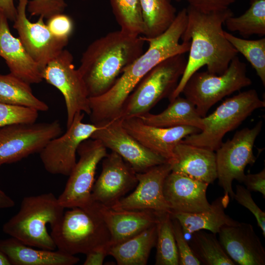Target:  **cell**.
<instances>
[{
  "mask_svg": "<svg viewBox=\"0 0 265 265\" xmlns=\"http://www.w3.org/2000/svg\"><path fill=\"white\" fill-rule=\"evenodd\" d=\"M187 20L186 8L181 10L169 28L154 38L143 37L149 47L128 66L113 85L104 94L89 98L93 124L102 125L119 118L127 98L141 80L156 66L174 55L185 54L190 42H180Z\"/></svg>",
  "mask_w": 265,
  "mask_h": 265,
  "instance_id": "1",
  "label": "cell"
},
{
  "mask_svg": "<svg viewBox=\"0 0 265 265\" xmlns=\"http://www.w3.org/2000/svg\"><path fill=\"white\" fill-rule=\"evenodd\" d=\"M186 11L187 24L181 39L190 42L189 56L184 72L168 98L170 102L180 96L191 76L201 67L206 66L209 73L221 75L238 53L222 28L226 20L234 16L230 8L203 12L188 5Z\"/></svg>",
  "mask_w": 265,
  "mask_h": 265,
  "instance_id": "2",
  "label": "cell"
},
{
  "mask_svg": "<svg viewBox=\"0 0 265 265\" xmlns=\"http://www.w3.org/2000/svg\"><path fill=\"white\" fill-rule=\"evenodd\" d=\"M145 42L143 37L120 30L93 41L83 53L78 69L89 97L107 92L124 70L142 54Z\"/></svg>",
  "mask_w": 265,
  "mask_h": 265,
  "instance_id": "3",
  "label": "cell"
},
{
  "mask_svg": "<svg viewBox=\"0 0 265 265\" xmlns=\"http://www.w3.org/2000/svg\"><path fill=\"white\" fill-rule=\"evenodd\" d=\"M64 211L53 193L25 197L19 212L4 223L2 230L28 246L55 250L56 246L47 225L54 226Z\"/></svg>",
  "mask_w": 265,
  "mask_h": 265,
  "instance_id": "4",
  "label": "cell"
},
{
  "mask_svg": "<svg viewBox=\"0 0 265 265\" xmlns=\"http://www.w3.org/2000/svg\"><path fill=\"white\" fill-rule=\"evenodd\" d=\"M51 229L50 234L57 250L72 255L86 254L109 243L110 239L99 204L93 201L86 207H75L64 212Z\"/></svg>",
  "mask_w": 265,
  "mask_h": 265,
  "instance_id": "5",
  "label": "cell"
},
{
  "mask_svg": "<svg viewBox=\"0 0 265 265\" xmlns=\"http://www.w3.org/2000/svg\"><path fill=\"white\" fill-rule=\"evenodd\" d=\"M265 102L255 89L243 91L226 99L211 114L203 117V128L181 141L215 151L225 135L238 127L255 110L264 107Z\"/></svg>",
  "mask_w": 265,
  "mask_h": 265,
  "instance_id": "6",
  "label": "cell"
},
{
  "mask_svg": "<svg viewBox=\"0 0 265 265\" xmlns=\"http://www.w3.org/2000/svg\"><path fill=\"white\" fill-rule=\"evenodd\" d=\"M184 54L170 57L153 68L127 98L120 118L137 117L149 112L160 100L169 98L185 70Z\"/></svg>",
  "mask_w": 265,
  "mask_h": 265,
  "instance_id": "7",
  "label": "cell"
},
{
  "mask_svg": "<svg viewBox=\"0 0 265 265\" xmlns=\"http://www.w3.org/2000/svg\"><path fill=\"white\" fill-rule=\"evenodd\" d=\"M246 72V64L236 56L221 75L207 71L195 72L185 84L182 93L204 117L211 107L224 97L252 84Z\"/></svg>",
  "mask_w": 265,
  "mask_h": 265,
  "instance_id": "8",
  "label": "cell"
},
{
  "mask_svg": "<svg viewBox=\"0 0 265 265\" xmlns=\"http://www.w3.org/2000/svg\"><path fill=\"white\" fill-rule=\"evenodd\" d=\"M262 126L263 122L260 121L251 129L246 128L237 131L232 139L222 142L215 151L217 179L224 190L223 197L227 205L230 197L234 199L233 180L242 182L246 166L256 161L253 146Z\"/></svg>",
  "mask_w": 265,
  "mask_h": 265,
  "instance_id": "9",
  "label": "cell"
},
{
  "mask_svg": "<svg viewBox=\"0 0 265 265\" xmlns=\"http://www.w3.org/2000/svg\"><path fill=\"white\" fill-rule=\"evenodd\" d=\"M61 133V125L57 120L14 124L0 128V166L39 153L51 140Z\"/></svg>",
  "mask_w": 265,
  "mask_h": 265,
  "instance_id": "10",
  "label": "cell"
},
{
  "mask_svg": "<svg viewBox=\"0 0 265 265\" xmlns=\"http://www.w3.org/2000/svg\"><path fill=\"white\" fill-rule=\"evenodd\" d=\"M73 56L63 50L41 70L43 80L58 89L63 95L67 110V128L77 113L89 115V97L83 79L75 67Z\"/></svg>",
  "mask_w": 265,
  "mask_h": 265,
  "instance_id": "11",
  "label": "cell"
},
{
  "mask_svg": "<svg viewBox=\"0 0 265 265\" xmlns=\"http://www.w3.org/2000/svg\"><path fill=\"white\" fill-rule=\"evenodd\" d=\"M106 149L100 140L90 138L80 143L77 150L79 160L57 198L64 209L84 207L92 202L91 193L97 167L107 155Z\"/></svg>",
  "mask_w": 265,
  "mask_h": 265,
  "instance_id": "12",
  "label": "cell"
},
{
  "mask_svg": "<svg viewBox=\"0 0 265 265\" xmlns=\"http://www.w3.org/2000/svg\"><path fill=\"white\" fill-rule=\"evenodd\" d=\"M84 115L83 112L77 113L67 131L51 140L39 152L48 172L69 176L76 164L79 146L101 127V125L83 123Z\"/></svg>",
  "mask_w": 265,
  "mask_h": 265,
  "instance_id": "13",
  "label": "cell"
},
{
  "mask_svg": "<svg viewBox=\"0 0 265 265\" xmlns=\"http://www.w3.org/2000/svg\"><path fill=\"white\" fill-rule=\"evenodd\" d=\"M101 125L90 138L100 140L106 148L118 154L136 173L144 172L168 161L132 136L123 127L122 118Z\"/></svg>",
  "mask_w": 265,
  "mask_h": 265,
  "instance_id": "14",
  "label": "cell"
},
{
  "mask_svg": "<svg viewBox=\"0 0 265 265\" xmlns=\"http://www.w3.org/2000/svg\"><path fill=\"white\" fill-rule=\"evenodd\" d=\"M28 1L18 0L13 27L17 30L23 46L41 71L64 50L69 41L55 38L44 23L42 16H39L35 22L30 21L26 14Z\"/></svg>",
  "mask_w": 265,
  "mask_h": 265,
  "instance_id": "15",
  "label": "cell"
},
{
  "mask_svg": "<svg viewBox=\"0 0 265 265\" xmlns=\"http://www.w3.org/2000/svg\"><path fill=\"white\" fill-rule=\"evenodd\" d=\"M102 160V170L94 182L91 200L100 205L112 207L136 186V173L114 152L107 154Z\"/></svg>",
  "mask_w": 265,
  "mask_h": 265,
  "instance_id": "16",
  "label": "cell"
},
{
  "mask_svg": "<svg viewBox=\"0 0 265 265\" xmlns=\"http://www.w3.org/2000/svg\"><path fill=\"white\" fill-rule=\"evenodd\" d=\"M171 171V164L167 161L144 172L136 173L138 183L135 189L111 208L115 210L171 212L163 194L164 183Z\"/></svg>",
  "mask_w": 265,
  "mask_h": 265,
  "instance_id": "17",
  "label": "cell"
},
{
  "mask_svg": "<svg viewBox=\"0 0 265 265\" xmlns=\"http://www.w3.org/2000/svg\"><path fill=\"white\" fill-rule=\"evenodd\" d=\"M124 129L142 145L165 158L173 157L176 146L187 136L199 132L198 128L189 126L158 127L144 123L138 117L122 118Z\"/></svg>",
  "mask_w": 265,
  "mask_h": 265,
  "instance_id": "18",
  "label": "cell"
},
{
  "mask_svg": "<svg viewBox=\"0 0 265 265\" xmlns=\"http://www.w3.org/2000/svg\"><path fill=\"white\" fill-rule=\"evenodd\" d=\"M218 234L224 251L236 265H265V248L251 224L225 225Z\"/></svg>",
  "mask_w": 265,
  "mask_h": 265,
  "instance_id": "19",
  "label": "cell"
},
{
  "mask_svg": "<svg viewBox=\"0 0 265 265\" xmlns=\"http://www.w3.org/2000/svg\"><path fill=\"white\" fill-rule=\"evenodd\" d=\"M209 184L171 171L165 179L163 194L171 212L197 213L208 211Z\"/></svg>",
  "mask_w": 265,
  "mask_h": 265,
  "instance_id": "20",
  "label": "cell"
},
{
  "mask_svg": "<svg viewBox=\"0 0 265 265\" xmlns=\"http://www.w3.org/2000/svg\"><path fill=\"white\" fill-rule=\"evenodd\" d=\"M214 152L181 141L174 149L173 158L168 162L172 172L209 185L217 177Z\"/></svg>",
  "mask_w": 265,
  "mask_h": 265,
  "instance_id": "21",
  "label": "cell"
},
{
  "mask_svg": "<svg viewBox=\"0 0 265 265\" xmlns=\"http://www.w3.org/2000/svg\"><path fill=\"white\" fill-rule=\"evenodd\" d=\"M8 19L0 13V56L10 73L29 83H38L43 79L41 71L27 52L19 38L11 33Z\"/></svg>",
  "mask_w": 265,
  "mask_h": 265,
  "instance_id": "22",
  "label": "cell"
},
{
  "mask_svg": "<svg viewBox=\"0 0 265 265\" xmlns=\"http://www.w3.org/2000/svg\"><path fill=\"white\" fill-rule=\"evenodd\" d=\"M99 206L109 232L110 246L136 236L157 224L158 221V212L154 211L115 210L100 204Z\"/></svg>",
  "mask_w": 265,
  "mask_h": 265,
  "instance_id": "23",
  "label": "cell"
},
{
  "mask_svg": "<svg viewBox=\"0 0 265 265\" xmlns=\"http://www.w3.org/2000/svg\"><path fill=\"white\" fill-rule=\"evenodd\" d=\"M0 249L11 265H74L80 260L58 250L35 249L13 237L0 240Z\"/></svg>",
  "mask_w": 265,
  "mask_h": 265,
  "instance_id": "24",
  "label": "cell"
},
{
  "mask_svg": "<svg viewBox=\"0 0 265 265\" xmlns=\"http://www.w3.org/2000/svg\"><path fill=\"white\" fill-rule=\"evenodd\" d=\"M227 207L222 196L215 200L208 211L197 213L172 212L170 214L179 222L184 233L192 234L199 230H207L216 235L223 226L238 222L225 213Z\"/></svg>",
  "mask_w": 265,
  "mask_h": 265,
  "instance_id": "25",
  "label": "cell"
},
{
  "mask_svg": "<svg viewBox=\"0 0 265 265\" xmlns=\"http://www.w3.org/2000/svg\"><path fill=\"white\" fill-rule=\"evenodd\" d=\"M137 117L146 124L158 127L189 126L201 131L203 128V117L199 114L194 104L180 96L170 101L168 107L159 114L148 112Z\"/></svg>",
  "mask_w": 265,
  "mask_h": 265,
  "instance_id": "26",
  "label": "cell"
},
{
  "mask_svg": "<svg viewBox=\"0 0 265 265\" xmlns=\"http://www.w3.org/2000/svg\"><path fill=\"white\" fill-rule=\"evenodd\" d=\"M157 224L136 236L110 247L108 255L118 265H146L152 249L156 246Z\"/></svg>",
  "mask_w": 265,
  "mask_h": 265,
  "instance_id": "27",
  "label": "cell"
},
{
  "mask_svg": "<svg viewBox=\"0 0 265 265\" xmlns=\"http://www.w3.org/2000/svg\"><path fill=\"white\" fill-rule=\"evenodd\" d=\"M143 22L142 34L154 38L165 32L174 22L176 9L170 0H139Z\"/></svg>",
  "mask_w": 265,
  "mask_h": 265,
  "instance_id": "28",
  "label": "cell"
},
{
  "mask_svg": "<svg viewBox=\"0 0 265 265\" xmlns=\"http://www.w3.org/2000/svg\"><path fill=\"white\" fill-rule=\"evenodd\" d=\"M30 84L9 73L0 75V102L46 111L49 106L33 94Z\"/></svg>",
  "mask_w": 265,
  "mask_h": 265,
  "instance_id": "29",
  "label": "cell"
},
{
  "mask_svg": "<svg viewBox=\"0 0 265 265\" xmlns=\"http://www.w3.org/2000/svg\"><path fill=\"white\" fill-rule=\"evenodd\" d=\"M191 235L189 246L201 265H236L227 255L215 234L199 230Z\"/></svg>",
  "mask_w": 265,
  "mask_h": 265,
  "instance_id": "30",
  "label": "cell"
},
{
  "mask_svg": "<svg viewBox=\"0 0 265 265\" xmlns=\"http://www.w3.org/2000/svg\"><path fill=\"white\" fill-rule=\"evenodd\" d=\"M229 31L244 37L265 35V0H250V6L242 15L231 16L224 23Z\"/></svg>",
  "mask_w": 265,
  "mask_h": 265,
  "instance_id": "31",
  "label": "cell"
},
{
  "mask_svg": "<svg viewBox=\"0 0 265 265\" xmlns=\"http://www.w3.org/2000/svg\"><path fill=\"white\" fill-rule=\"evenodd\" d=\"M156 265H179V255L170 212H158Z\"/></svg>",
  "mask_w": 265,
  "mask_h": 265,
  "instance_id": "32",
  "label": "cell"
},
{
  "mask_svg": "<svg viewBox=\"0 0 265 265\" xmlns=\"http://www.w3.org/2000/svg\"><path fill=\"white\" fill-rule=\"evenodd\" d=\"M120 30L130 35L143 33V22L139 0H110Z\"/></svg>",
  "mask_w": 265,
  "mask_h": 265,
  "instance_id": "33",
  "label": "cell"
},
{
  "mask_svg": "<svg viewBox=\"0 0 265 265\" xmlns=\"http://www.w3.org/2000/svg\"><path fill=\"white\" fill-rule=\"evenodd\" d=\"M226 38L242 54L256 72L264 86L265 85V38L247 40L236 37L224 31Z\"/></svg>",
  "mask_w": 265,
  "mask_h": 265,
  "instance_id": "34",
  "label": "cell"
},
{
  "mask_svg": "<svg viewBox=\"0 0 265 265\" xmlns=\"http://www.w3.org/2000/svg\"><path fill=\"white\" fill-rule=\"evenodd\" d=\"M38 112L30 107L0 102V128L14 124L34 123Z\"/></svg>",
  "mask_w": 265,
  "mask_h": 265,
  "instance_id": "35",
  "label": "cell"
},
{
  "mask_svg": "<svg viewBox=\"0 0 265 265\" xmlns=\"http://www.w3.org/2000/svg\"><path fill=\"white\" fill-rule=\"evenodd\" d=\"M172 224L179 255L180 265H199L200 262L195 256L184 237L182 228L177 219L171 216Z\"/></svg>",
  "mask_w": 265,
  "mask_h": 265,
  "instance_id": "36",
  "label": "cell"
},
{
  "mask_svg": "<svg viewBox=\"0 0 265 265\" xmlns=\"http://www.w3.org/2000/svg\"><path fill=\"white\" fill-rule=\"evenodd\" d=\"M67 5L65 0H30L27 3L28 12L33 16L48 19L63 13Z\"/></svg>",
  "mask_w": 265,
  "mask_h": 265,
  "instance_id": "37",
  "label": "cell"
},
{
  "mask_svg": "<svg viewBox=\"0 0 265 265\" xmlns=\"http://www.w3.org/2000/svg\"><path fill=\"white\" fill-rule=\"evenodd\" d=\"M250 192L245 187L239 185H237L234 199L253 213L259 227L262 231L264 237H265V212L255 203Z\"/></svg>",
  "mask_w": 265,
  "mask_h": 265,
  "instance_id": "38",
  "label": "cell"
},
{
  "mask_svg": "<svg viewBox=\"0 0 265 265\" xmlns=\"http://www.w3.org/2000/svg\"><path fill=\"white\" fill-rule=\"evenodd\" d=\"M46 25L55 38L69 41L74 28L73 22L70 16L63 13L54 15L48 19Z\"/></svg>",
  "mask_w": 265,
  "mask_h": 265,
  "instance_id": "39",
  "label": "cell"
},
{
  "mask_svg": "<svg viewBox=\"0 0 265 265\" xmlns=\"http://www.w3.org/2000/svg\"><path fill=\"white\" fill-rule=\"evenodd\" d=\"M185 0L188 5L203 12H211L226 9L238 0Z\"/></svg>",
  "mask_w": 265,
  "mask_h": 265,
  "instance_id": "40",
  "label": "cell"
},
{
  "mask_svg": "<svg viewBox=\"0 0 265 265\" xmlns=\"http://www.w3.org/2000/svg\"><path fill=\"white\" fill-rule=\"evenodd\" d=\"M250 191L259 192L265 196V169L256 174L245 175L243 182Z\"/></svg>",
  "mask_w": 265,
  "mask_h": 265,
  "instance_id": "41",
  "label": "cell"
},
{
  "mask_svg": "<svg viewBox=\"0 0 265 265\" xmlns=\"http://www.w3.org/2000/svg\"><path fill=\"white\" fill-rule=\"evenodd\" d=\"M109 243L98 246L87 253L84 265H102L110 248Z\"/></svg>",
  "mask_w": 265,
  "mask_h": 265,
  "instance_id": "42",
  "label": "cell"
},
{
  "mask_svg": "<svg viewBox=\"0 0 265 265\" xmlns=\"http://www.w3.org/2000/svg\"><path fill=\"white\" fill-rule=\"evenodd\" d=\"M0 13L4 15L8 20L14 22L17 14L14 0H0Z\"/></svg>",
  "mask_w": 265,
  "mask_h": 265,
  "instance_id": "43",
  "label": "cell"
},
{
  "mask_svg": "<svg viewBox=\"0 0 265 265\" xmlns=\"http://www.w3.org/2000/svg\"><path fill=\"white\" fill-rule=\"evenodd\" d=\"M14 205V201L0 189V209L10 208Z\"/></svg>",
  "mask_w": 265,
  "mask_h": 265,
  "instance_id": "44",
  "label": "cell"
},
{
  "mask_svg": "<svg viewBox=\"0 0 265 265\" xmlns=\"http://www.w3.org/2000/svg\"><path fill=\"white\" fill-rule=\"evenodd\" d=\"M0 265H11V263L4 254V253L0 249Z\"/></svg>",
  "mask_w": 265,
  "mask_h": 265,
  "instance_id": "45",
  "label": "cell"
}]
</instances>
